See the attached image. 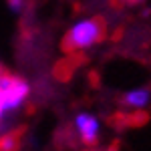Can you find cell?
Instances as JSON below:
<instances>
[{
	"label": "cell",
	"mask_w": 151,
	"mask_h": 151,
	"mask_svg": "<svg viewBox=\"0 0 151 151\" xmlns=\"http://www.w3.org/2000/svg\"><path fill=\"white\" fill-rule=\"evenodd\" d=\"M75 129L81 137L83 145L93 149L99 141V121L97 117H93L91 113H79L75 119Z\"/></svg>",
	"instance_id": "3957f363"
},
{
	"label": "cell",
	"mask_w": 151,
	"mask_h": 151,
	"mask_svg": "<svg viewBox=\"0 0 151 151\" xmlns=\"http://www.w3.org/2000/svg\"><path fill=\"white\" fill-rule=\"evenodd\" d=\"M22 135L24 129H14L0 137V151H18L22 147Z\"/></svg>",
	"instance_id": "5b68a950"
},
{
	"label": "cell",
	"mask_w": 151,
	"mask_h": 151,
	"mask_svg": "<svg viewBox=\"0 0 151 151\" xmlns=\"http://www.w3.org/2000/svg\"><path fill=\"white\" fill-rule=\"evenodd\" d=\"M151 101V91L149 89H137V91H129L125 93L119 103L125 105V107H133V109H143L145 105H149Z\"/></svg>",
	"instance_id": "277c9868"
},
{
	"label": "cell",
	"mask_w": 151,
	"mask_h": 151,
	"mask_svg": "<svg viewBox=\"0 0 151 151\" xmlns=\"http://www.w3.org/2000/svg\"><path fill=\"white\" fill-rule=\"evenodd\" d=\"M105 35H107V22H105L103 16L87 18V20H81L67 30V35L60 40V48L67 55H77L85 48H91L97 42H101Z\"/></svg>",
	"instance_id": "6da1fadb"
},
{
	"label": "cell",
	"mask_w": 151,
	"mask_h": 151,
	"mask_svg": "<svg viewBox=\"0 0 151 151\" xmlns=\"http://www.w3.org/2000/svg\"><path fill=\"white\" fill-rule=\"evenodd\" d=\"M127 4H139V2H143V0H125Z\"/></svg>",
	"instance_id": "52a82bcc"
},
{
	"label": "cell",
	"mask_w": 151,
	"mask_h": 151,
	"mask_svg": "<svg viewBox=\"0 0 151 151\" xmlns=\"http://www.w3.org/2000/svg\"><path fill=\"white\" fill-rule=\"evenodd\" d=\"M8 4H10V8H12L14 12H22L26 2H24V0H8Z\"/></svg>",
	"instance_id": "8992f818"
},
{
	"label": "cell",
	"mask_w": 151,
	"mask_h": 151,
	"mask_svg": "<svg viewBox=\"0 0 151 151\" xmlns=\"http://www.w3.org/2000/svg\"><path fill=\"white\" fill-rule=\"evenodd\" d=\"M2 70H4V69H2V65H0V73H2Z\"/></svg>",
	"instance_id": "ba28073f"
},
{
	"label": "cell",
	"mask_w": 151,
	"mask_h": 151,
	"mask_svg": "<svg viewBox=\"0 0 151 151\" xmlns=\"http://www.w3.org/2000/svg\"><path fill=\"white\" fill-rule=\"evenodd\" d=\"M0 91H2V115L4 113H14L24 105L28 97V83L12 75L8 70L0 73Z\"/></svg>",
	"instance_id": "7a4b0ae2"
}]
</instances>
